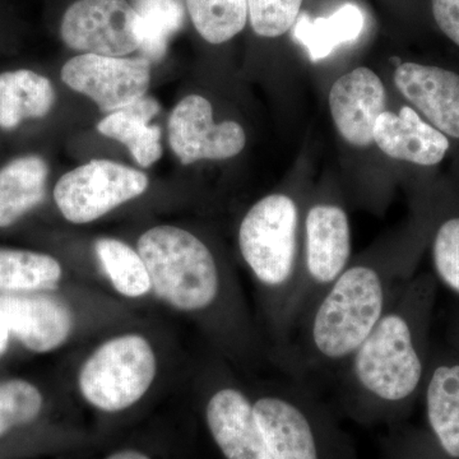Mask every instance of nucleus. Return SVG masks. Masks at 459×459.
Instances as JSON below:
<instances>
[{
  "mask_svg": "<svg viewBox=\"0 0 459 459\" xmlns=\"http://www.w3.org/2000/svg\"><path fill=\"white\" fill-rule=\"evenodd\" d=\"M374 143L391 159L420 166L443 161L449 150L446 134L425 122L412 108L385 111L374 126Z\"/></svg>",
  "mask_w": 459,
  "mask_h": 459,
  "instance_id": "16",
  "label": "nucleus"
},
{
  "mask_svg": "<svg viewBox=\"0 0 459 459\" xmlns=\"http://www.w3.org/2000/svg\"><path fill=\"white\" fill-rule=\"evenodd\" d=\"M62 276V265L54 256L0 247V292L49 291Z\"/></svg>",
  "mask_w": 459,
  "mask_h": 459,
  "instance_id": "22",
  "label": "nucleus"
},
{
  "mask_svg": "<svg viewBox=\"0 0 459 459\" xmlns=\"http://www.w3.org/2000/svg\"><path fill=\"white\" fill-rule=\"evenodd\" d=\"M303 0H247V18L262 38H279L295 25Z\"/></svg>",
  "mask_w": 459,
  "mask_h": 459,
  "instance_id": "27",
  "label": "nucleus"
},
{
  "mask_svg": "<svg viewBox=\"0 0 459 459\" xmlns=\"http://www.w3.org/2000/svg\"><path fill=\"white\" fill-rule=\"evenodd\" d=\"M364 25L361 9L355 4H344L325 18L313 20L309 14H299L294 35L307 50L312 62H319L340 45L358 40Z\"/></svg>",
  "mask_w": 459,
  "mask_h": 459,
  "instance_id": "21",
  "label": "nucleus"
},
{
  "mask_svg": "<svg viewBox=\"0 0 459 459\" xmlns=\"http://www.w3.org/2000/svg\"><path fill=\"white\" fill-rule=\"evenodd\" d=\"M56 91L49 78L30 71L0 74V128L12 131L23 120L40 119L50 113Z\"/></svg>",
  "mask_w": 459,
  "mask_h": 459,
  "instance_id": "20",
  "label": "nucleus"
},
{
  "mask_svg": "<svg viewBox=\"0 0 459 459\" xmlns=\"http://www.w3.org/2000/svg\"><path fill=\"white\" fill-rule=\"evenodd\" d=\"M205 430L223 459H274L252 395L234 383L211 386L202 406Z\"/></svg>",
  "mask_w": 459,
  "mask_h": 459,
  "instance_id": "11",
  "label": "nucleus"
},
{
  "mask_svg": "<svg viewBox=\"0 0 459 459\" xmlns=\"http://www.w3.org/2000/svg\"><path fill=\"white\" fill-rule=\"evenodd\" d=\"M433 261L440 281L459 295V217L446 220L437 230Z\"/></svg>",
  "mask_w": 459,
  "mask_h": 459,
  "instance_id": "29",
  "label": "nucleus"
},
{
  "mask_svg": "<svg viewBox=\"0 0 459 459\" xmlns=\"http://www.w3.org/2000/svg\"><path fill=\"white\" fill-rule=\"evenodd\" d=\"M60 35L71 49L123 57L140 50L141 18L126 0H77L63 16Z\"/></svg>",
  "mask_w": 459,
  "mask_h": 459,
  "instance_id": "9",
  "label": "nucleus"
},
{
  "mask_svg": "<svg viewBox=\"0 0 459 459\" xmlns=\"http://www.w3.org/2000/svg\"><path fill=\"white\" fill-rule=\"evenodd\" d=\"M238 249L262 290L276 351L291 333L290 312L300 277L303 220L299 202L273 193L250 207L238 228Z\"/></svg>",
  "mask_w": 459,
  "mask_h": 459,
  "instance_id": "3",
  "label": "nucleus"
},
{
  "mask_svg": "<svg viewBox=\"0 0 459 459\" xmlns=\"http://www.w3.org/2000/svg\"><path fill=\"white\" fill-rule=\"evenodd\" d=\"M274 459H359L351 437L313 386L272 383L252 395Z\"/></svg>",
  "mask_w": 459,
  "mask_h": 459,
  "instance_id": "4",
  "label": "nucleus"
},
{
  "mask_svg": "<svg viewBox=\"0 0 459 459\" xmlns=\"http://www.w3.org/2000/svg\"><path fill=\"white\" fill-rule=\"evenodd\" d=\"M394 83L434 128L459 140V74L439 66L403 63Z\"/></svg>",
  "mask_w": 459,
  "mask_h": 459,
  "instance_id": "14",
  "label": "nucleus"
},
{
  "mask_svg": "<svg viewBox=\"0 0 459 459\" xmlns=\"http://www.w3.org/2000/svg\"><path fill=\"white\" fill-rule=\"evenodd\" d=\"M428 433L446 459H459V358L443 353L430 359L422 397Z\"/></svg>",
  "mask_w": 459,
  "mask_h": 459,
  "instance_id": "17",
  "label": "nucleus"
},
{
  "mask_svg": "<svg viewBox=\"0 0 459 459\" xmlns=\"http://www.w3.org/2000/svg\"><path fill=\"white\" fill-rule=\"evenodd\" d=\"M95 253L111 285L124 298H143L152 290L143 259L128 244L117 238H99Z\"/></svg>",
  "mask_w": 459,
  "mask_h": 459,
  "instance_id": "23",
  "label": "nucleus"
},
{
  "mask_svg": "<svg viewBox=\"0 0 459 459\" xmlns=\"http://www.w3.org/2000/svg\"><path fill=\"white\" fill-rule=\"evenodd\" d=\"M380 459H446L431 439L428 430L403 428L400 425L389 428V433L382 440Z\"/></svg>",
  "mask_w": 459,
  "mask_h": 459,
  "instance_id": "28",
  "label": "nucleus"
},
{
  "mask_svg": "<svg viewBox=\"0 0 459 459\" xmlns=\"http://www.w3.org/2000/svg\"><path fill=\"white\" fill-rule=\"evenodd\" d=\"M193 25L210 44L220 45L243 31L247 0H186Z\"/></svg>",
  "mask_w": 459,
  "mask_h": 459,
  "instance_id": "25",
  "label": "nucleus"
},
{
  "mask_svg": "<svg viewBox=\"0 0 459 459\" xmlns=\"http://www.w3.org/2000/svg\"><path fill=\"white\" fill-rule=\"evenodd\" d=\"M148 184L144 172L108 160H92L60 178L54 201L66 221L84 225L140 197Z\"/></svg>",
  "mask_w": 459,
  "mask_h": 459,
  "instance_id": "8",
  "label": "nucleus"
},
{
  "mask_svg": "<svg viewBox=\"0 0 459 459\" xmlns=\"http://www.w3.org/2000/svg\"><path fill=\"white\" fill-rule=\"evenodd\" d=\"M48 177L49 166L38 155L18 157L0 169V229L9 228L41 204Z\"/></svg>",
  "mask_w": 459,
  "mask_h": 459,
  "instance_id": "19",
  "label": "nucleus"
},
{
  "mask_svg": "<svg viewBox=\"0 0 459 459\" xmlns=\"http://www.w3.org/2000/svg\"><path fill=\"white\" fill-rule=\"evenodd\" d=\"M0 310L30 351L47 353L59 349L74 331V319L63 301L47 295L0 296Z\"/></svg>",
  "mask_w": 459,
  "mask_h": 459,
  "instance_id": "15",
  "label": "nucleus"
},
{
  "mask_svg": "<svg viewBox=\"0 0 459 459\" xmlns=\"http://www.w3.org/2000/svg\"><path fill=\"white\" fill-rule=\"evenodd\" d=\"M434 280L411 279L338 374V406L364 427L402 424L422 397Z\"/></svg>",
  "mask_w": 459,
  "mask_h": 459,
  "instance_id": "1",
  "label": "nucleus"
},
{
  "mask_svg": "<svg viewBox=\"0 0 459 459\" xmlns=\"http://www.w3.org/2000/svg\"><path fill=\"white\" fill-rule=\"evenodd\" d=\"M212 105L204 96L189 95L172 110L169 143L181 164L199 160H228L247 144V134L237 122L214 123Z\"/></svg>",
  "mask_w": 459,
  "mask_h": 459,
  "instance_id": "12",
  "label": "nucleus"
},
{
  "mask_svg": "<svg viewBox=\"0 0 459 459\" xmlns=\"http://www.w3.org/2000/svg\"><path fill=\"white\" fill-rule=\"evenodd\" d=\"M157 373L152 344L137 333L100 344L81 367L78 388L83 400L104 415H119L140 403Z\"/></svg>",
  "mask_w": 459,
  "mask_h": 459,
  "instance_id": "6",
  "label": "nucleus"
},
{
  "mask_svg": "<svg viewBox=\"0 0 459 459\" xmlns=\"http://www.w3.org/2000/svg\"><path fill=\"white\" fill-rule=\"evenodd\" d=\"M411 265L406 253L391 247L350 263L277 350L285 373L310 386L316 379H336L411 281Z\"/></svg>",
  "mask_w": 459,
  "mask_h": 459,
  "instance_id": "2",
  "label": "nucleus"
},
{
  "mask_svg": "<svg viewBox=\"0 0 459 459\" xmlns=\"http://www.w3.org/2000/svg\"><path fill=\"white\" fill-rule=\"evenodd\" d=\"M62 80L82 93L105 114L122 110L146 96L151 63L144 57H114L81 54L63 65Z\"/></svg>",
  "mask_w": 459,
  "mask_h": 459,
  "instance_id": "10",
  "label": "nucleus"
},
{
  "mask_svg": "<svg viewBox=\"0 0 459 459\" xmlns=\"http://www.w3.org/2000/svg\"><path fill=\"white\" fill-rule=\"evenodd\" d=\"M134 8L141 18V56L151 65L161 62L169 41L183 26V0H134Z\"/></svg>",
  "mask_w": 459,
  "mask_h": 459,
  "instance_id": "24",
  "label": "nucleus"
},
{
  "mask_svg": "<svg viewBox=\"0 0 459 459\" xmlns=\"http://www.w3.org/2000/svg\"><path fill=\"white\" fill-rule=\"evenodd\" d=\"M431 12L440 31L459 48V0H431Z\"/></svg>",
  "mask_w": 459,
  "mask_h": 459,
  "instance_id": "30",
  "label": "nucleus"
},
{
  "mask_svg": "<svg viewBox=\"0 0 459 459\" xmlns=\"http://www.w3.org/2000/svg\"><path fill=\"white\" fill-rule=\"evenodd\" d=\"M9 328L8 320L5 318L4 313L0 310V353L4 352L7 349L9 341Z\"/></svg>",
  "mask_w": 459,
  "mask_h": 459,
  "instance_id": "32",
  "label": "nucleus"
},
{
  "mask_svg": "<svg viewBox=\"0 0 459 459\" xmlns=\"http://www.w3.org/2000/svg\"><path fill=\"white\" fill-rule=\"evenodd\" d=\"M137 252L146 264L151 289L175 310L214 314L228 301V285L211 247L177 226L147 230Z\"/></svg>",
  "mask_w": 459,
  "mask_h": 459,
  "instance_id": "5",
  "label": "nucleus"
},
{
  "mask_svg": "<svg viewBox=\"0 0 459 459\" xmlns=\"http://www.w3.org/2000/svg\"><path fill=\"white\" fill-rule=\"evenodd\" d=\"M350 258L351 230L346 211L336 202H316L303 221L300 277L290 312L291 333L299 320L350 264Z\"/></svg>",
  "mask_w": 459,
  "mask_h": 459,
  "instance_id": "7",
  "label": "nucleus"
},
{
  "mask_svg": "<svg viewBox=\"0 0 459 459\" xmlns=\"http://www.w3.org/2000/svg\"><path fill=\"white\" fill-rule=\"evenodd\" d=\"M329 108L338 133L347 143L369 147L374 126L385 111L386 93L382 80L370 68L353 69L338 78L329 91Z\"/></svg>",
  "mask_w": 459,
  "mask_h": 459,
  "instance_id": "13",
  "label": "nucleus"
},
{
  "mask_svg": "<svg viewBox=\"0 0 459 459\" xmlns=\"http://www.w3.org/2000/svg\"><path fill=\"white\" fill-rule=\"evenodd\" d=\"M44 397L26 380L0 382V439L31 427L41 418Z\"/></svg>",
  "mask_w": 459,
  "mask_h": 459,
  "instance_id": "26",
  "label": "nucleus"
},
{
  "mask_svg": "<svg viewBox=\"0 0 459 459\" xmlns=\"http://www.w3.org/2000/svg\"><path fill=\"white\" fill-rule=\"evenodd\" d=\"M102 459H156V457L152 453L140 446H126V448L108 453Z\"/></svg>",
  "mask_w": 459,
  "mask_h": 459,
  "instance_id": "31",
  "label": "nucleus"
},
{
  "mask_svg": "<svg viewBox=\"0 0 459 459\" xmlns=\"http://www.w3.org/2000/svg\"><path fill=\"white\" fill-rule=\"evenodd\" d=\"M159 113L157 100L144 96L122 110L108 114L98 124V131L128 148L142 168H150L162 156L161 129L150 126V120Z\"/></svg>",
  "mask_w": 459,
  "mask_h": 459,
  "instance_id": "18",
  "label": "nucleus"
}]
</instances>
